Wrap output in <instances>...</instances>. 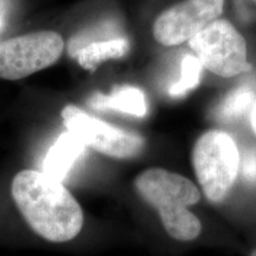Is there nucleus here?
<instances>
[{"label": "nucleus", "mask_w": 256, "mask_h": 256, "mask_svg": "<svg viewBox=\"0 0 256 256\" xmlns=\"http://www.w3.org/2000/svg\"><path fill=\"white\" fill-rule=\"evenodd\" d=\"M14 203L28 226L40 238L62 243L82 230L83 211L62 182L34 170H23L11 184Z\"/></svg>", "instance_id": "nucleus-1"}, {"label": "nucleus", "mask_w": 256, "mask_h": 256, "mask_svg": "<svg viewBox=\"0 0 256 256\" xmlns=\"http://www.w3.org/2000/svg\"><path fill=\"white\" fill-rule=\"evenodd\" d=\"M140 197L158 211L166 232L172 238L188 242L202 232L198 217L188 210L200 200L198 188L184 176L165 168H148L136 178Z\"/></svg>", "instance_id": "nucleus-2"}, {"label": "nucleus", "mask_w": 256, "mask_h": 256, "mask_svg": "<svg viewBox=\"0 0 256 256\" xmlns=\"http://www.w3.org/2000/svg\"><path fill=\"white\" fill-rule=\"evenodd\" d=\"M238 145L228 133L209 130L197 140L192 151V164L206 198L222 202L232 190L240 170Z\"/></svg>", "instance_id": "nucleus-3"}, {"label": "nucleus", "mask_w": 256, "mask_h": 256, "mask_svg": "<svg viewBox=\"0 0 256 256\" xmlns=\"http://www.w3.org/2000/svg\"><path fill=\"white\" fill-rule=\"evenodd\" d=\"M58 32L37 31L0 42V78L17 81L49 68L62 56Z\"/></svg>", "instance_id": "nucleus-4"}, {"label": "nucleus", "mask_w": 256, "mask_h": 256, "mask_svg": "<svg viewBox=\"0 0 256 256\" xmlns=\"http://www.w3.org/2000/svg\"><path fill=\"white\" fill-rule=\"evenodd\" d=\"M202 66L222 78H232L248 68L247 44L226 19H216L188 40Z\"/></svg>", "instance_id": "nucleus-5"}, {"label": "nucleus", "mask_w": 256, "mask_h": 256, "mask_svg": "<svg viewBox=\"0 0 256 256\" xmlns=\"http://www.w3.org/2000/svg\"><path fill=\"white\" fill-rule=\"evenodd\" d=\"M62 119L68 132L82 140L86 146L112 158H133L142 152L145 140L136 133L127 132L92 116L75 104L62 110Z\"/></svg>", "instance_id": "nucleus-6"}, {"label": "nucleus", "mask_w": 256, "mask_h": 256, "mask_svg": "<svg viewBox=\"0 0 256 256\" xmlns=\"http://www.w3.org/2000/svg\"><path fill=\"white\" fill-rule=\"evenodd\" d=\"M224 0H185L158 16L153 36L166 46L188 42L222 14Z\"/></svg>", "instance_id": "nucleus-7"}, {"label": "nucleus", "mask_w": 256, "mask_h": 256, "mask_svg": "<svg viewBox=\"0 0 256 256\" xmlns=\"http://www.w3.org/2000/svg\"><path fill=\"white\" fill-rule=\"evenodd\" d=\"M86 148L87 146L78 136L66 130L60 134L55 144L50 147L44 159L43 172L63 182L80 156L84 153Z\"/></svg>", "instance_id": "nucleus-8"}, {"label": "nucleus", "mask_w": 256, "mask_h": 256, "mask_svg": "<svg viewBox=\"0 0 256 256\" xmlns=\"http://www.w3.org/2000/svg\"><path fill=\"white\" fill-rule=\"evenodd\" d=\"M88 104L95 110H116L138 118L147 113L145 94L133 86L116 87L110 95L95 92L89 98Z\"/></svg>", "instance_id": "nucleus-9"}, {"label": "nucleus", "mask_w": 256, "mask_h": 256, "mask_svg": "<svg viewBox=\"0 0 256 256\" xmlns=\"http://www.w3.org/2000/svg\"><path fill=\"white\" fill-rule=\"evenodd\" d=\"M128 50H130V43L126 38L122 37L92 40L80 48L74 58L78 60L83 69L95 72L96 68L104 60L121 58L126 55Z\"/></svg>", "instance_id": "nucleus-10"}, {"label": "nucleus", "mask_w": 256, "mask_h": 256, "mask_svg": "<svg viewBox=\"0 0 256 256\" xmlns=\"http://www.w3.org/2000/svg\"><path fill=\"white\" fill-rule=\"evenodd\" d=\"M255 104L256 92L250 87L241 86L223 98L216 110L217 118L222 120H234L252 110Z\"/></svg>", "instance_id": "nucleus-11"}, {"label": "nucleus", "mask_w": 256, "mask_h": 256, "mask_svg": "<svg viewBox=\"0 0 256 256\" xmlns=\"http://www.w3.org/2000/svg\"><path fill=\"white\" fill-rule=\"evenodd\" d=\"M200 60L194 55L184 56L182 60V75L177 82L174 83L168 89V94L174 98H180L188 94L200 84L202 76Z\"/></svg>", "instance_id": "nucleus-12"}, {"label": "nucleus", "mask_w": 256, "mask_h": 256, "mask_svg": "<svg viewBox=\"0 0 256 256\" xmlns=\"http://www.w3.org/2000/svg\"><path fill=\"white\" fill-rule=\"evenodd\" d=\"M242 177L246 182L256 184V150H249L240 160Z\"/></svg>", "instance_id": "nucleus-13"}, {"label": "nucleus", "mask_w": 256, "mask_h": 256, "mask_svg": "<svg viewBox=\"0 0 256 256\" xmlns=\"http://www.w3.org/2000/svg\"><path fill=\"white\" fill-rule=\"evenodd\" d=\"M250 124H252V130H254V133L256 134V104L254 107L252 108V112H250Z\"/></svg>", "instance_id": "nucleus-14"}, {"label": "nucleus", "mask_w": 256, "mask_h": 256, "mask_svg": "<svg viewBox=\"0 0 256 256\" xmlns=\"http://www.w3.org/2000/svg\"><path fill=\"white\" fill-rule=\"evenodd\" d=\"M250 256H256V249H255V250H252V252L250 254Z\"/></svg>", "instance_id": "nucleus-15"}, {"label": "nucleus", "mask_w": 256, "mask_h": 256, "mask_svg": "<svg viewBox=\"0 0 256 256\" xmlns=\"http://www.w3.org/2000/svg\"><path fill=\"white\" fill-rule=\"evenodd\" d=\"M252 2H256V0H252Z\"/></svg>", "instance_id": "nucleus-16"}]
</instances>
